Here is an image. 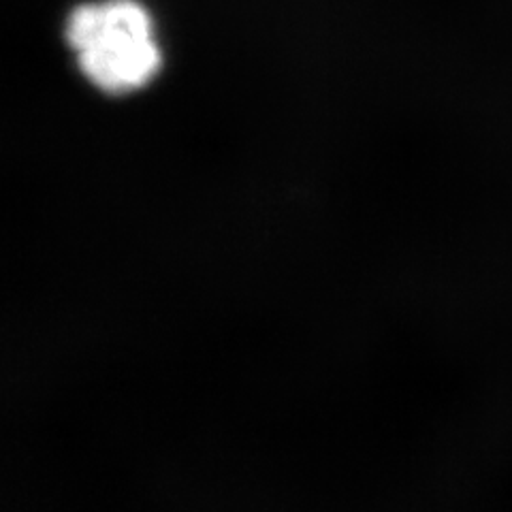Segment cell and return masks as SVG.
<instances>
[{"instance_id":"1","label":"cell","mask_w":512,"mask_h":512,"mask_svg":"<svg viewBox=\"0 0 512 512\" xmlns=\"http://www.w3.org/2000/svg\"><path fill=\"white\" fill-rule=\"evenodd\" d=\"M64 37L75 52L79 71L109 94L148 84L160 64L150 15L135 0L75 7Z\"/></svg>"}]
</instances>
